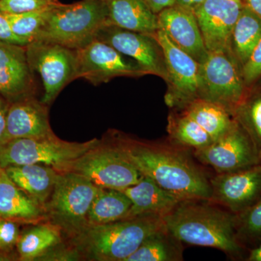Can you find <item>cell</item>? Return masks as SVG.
<instances>
[{
  "label": "cell",
  "instance_id": "cell-1",
  "mask_svg": "<svg viewBox=\"0 0 261 261\" xmlns=\"http://www.w3.org/2000/svg\"><path fill=\"white\" fill-rule=\"evenodd\" d=\"M126 154L144 176L181 200H210V179L187 149L170 142L137 140L118 130L107 137Z\"/></svg>",
  "mask_w": 261,
  "mask_h": 261
},
{
  "label": "cell",
  "instance_id": "cell-2",
  "mask_svg": "<svg viewBox=\"0 0 261 261\" xmlns=\"http://www.w3.org/2000/svg\"><path fill=\"white\" fill-rule=\"evenodd\" d=\"M166 228L182 243L213 247L231 258H240L245 246L239 240L235 214L210 200H182L163 216Z\"/></svg>",
  "mask_w": 261,
  "mask_h": 261
},
{
  "label": "cell",
  "instance_id": "cell-3",
  "mask_svg": "<svg viewBox=\"0 0 261 261\" xmlns=\"http://www.w3.org/2000/svg\"><path fill=\"white\" fill-rule=\"evenodd\" d=\"M163 217L142 215L110 224L87 226L70 243L82 259L126 261L146 238L164 227Z\"/></svg>",
  "mask_w": 261,
  "mask_h": 261
},
{
  "label": "cell",
  "instance_id": "cell-4",
  "mask_svg": "<svg viewBox=\"0 0 261 261\" xmlns=\"http://www.w3.org/2000/svg\"><path fill=\"white\" fill-rule=\"evenodd\" d=\"M107 24V8L103 0H82L70 5L60 3L48 10L45 23L35 40L78 50L96 39L99 31Z\"/></svg>",
  "mask_w": 261,
  "mask_h": 261
},
{
  "label": "cell",
  "instance_id": "cell-5",
  "mask_svg": "<svg viewBox=\"0 0 261 261\" xmlns=\"http://www.w3.org/2000/svg\"><path fill=\"white\" fill-rule=\"evenodd\" d=\"M65 172L80 174L99 188L118 190L136 185L144 176L126 154L108 137L59 171Z\"/></svg>",
  "mask_w": 261,
  "mask_h": 261
},
{
  "label": "cell",
  "instance_id": "cell-6",
  "mask_svg": "<svg viewBox=\"0 0 261 261\" xmlns=\"http://www.w3.org/2000/svg\"><path fill=\"white\" fill-rule=\"evenodd\" d=\"M99 189L77 173H59L45 206L48 221L58 225L68 238H74L87 227V215Z\"/></svg>",
  "mask_w": 261,
  "mask_h": 261
},
{
  "label": "cell",
  "instance_id": "cell-7",
  "mask_svg": "<svg viewBox=\"0 0 261 261\" xmlns=\"http://www.w3.org/2000/svg\"><path fill=\"white\" fill-rule=\"evenodd\" d=\"M99 141L95 138L85 142H67L55 134L41 138L14 139L0 146V168L42 164L59 172L65 165L80 158Z\"/></svg>",
  "mask_w": 261,
  "mask_h": 261
},
{
  "label": "cell",
  "instance_id": "cell-8",
  "mask_svg": "<svg viewBox=\"0 0 261 261\" xmlns=\"http://www.w3.org/2000/svg\"><path fill=\"white\" fill-rule=\"evenodd\" d=\"M247 89L241 65L231 51L209 53L200 64L198 99L219 104L232 115Z\"/></svg>",
  "mask_w": 261,
  "mask_h": 261
},
{
  "label": "cell",
  "instance_id": "cell-9",
  "mask_svg": "<svg viewBox=\"0 0 261 261\" xmlns=\"http://www.w3.org/2000/svg\"><path fill=\"white\" fill-rule=\"evenodd\" d=\"M25 49L31 68L42 80L41 101L49 106L65 86L79 78L77 50L44 40L33 41Z\"/></svg>",
  "mask_w": 261,
  "mask_h": 261
},
{
  "label": "cell",
  "instance_id": "cell-10",
  "mask_svg": "<svg viewBox=\"0 0 261 261\" xmlns=\"http://www.w3.org/2000/svg\"><path fill=\"white\" fill-rule=\"evenodd\" d=\"M194 156L217 173L233 172L261 163V157L250 137L236 121L225 135L203 148L194 150Z\"/></svg>",
  "mask_w": 261,
  "mask_h": 261
},
{
  "label": "cell",
  "instance_id": "cell-11",
  "mask_svg": "<svg viewBox=\"0 0 261 261\" xmlns=\"http://www.w3.org/2000/svg\"><path fill=\"white\" fill-rule=\"evenodd\" d=\"M154 37L162 47L167 69L165 101L170 108L181 111L198 99L200 63L173 44L162 31H158Z\"/></svg>",
  "mask_w": 261,
  "mask_h": 261
},
{
  "label": "cell",
  "instance_id": "cell-12",
  "mask_svg": "<svg viewBox=\"0 0 261 261\" xmlns=\"http://www.w3.org/2000/svg\"><path fill=\"white\" fill-rule=\"evenodd\" d=\"M77 55L79 78L93 85L107 83L116 77L138 78L147 75L137 62L97 39L78 49Z\"/></svg>",
  "mask_w": 261,
  "mask_h": 261
},
{
  "label": "cell",
  "instance_id": "cell-13",
  "mask_svg": "<svg viewBox=\"0 0 261 261\" xmlns=\"http://www.w3.org/2000/svg\"><path fill=\"white\" fill-rule=\"evenodd\" d=\"M96 39L133 59L147 74L158 75L167 82L164 53L154 35L130 32L107 24L99 31Z\"/></svg>",
  "mask_w": 261,
  "mask_h": 261
},
{
  "label": "cell",
  "instance_id": "cell-14",
  "mask_svg": "<svg viewBox=\"0 0 261 261\" xmlns=\"http://www.w3.org/2000/svg\"><path fill=\"white\" fill-rule=\"evenodd\" d=\"M210 182L211 202L239 214L261 198V163L233 172L217 173Z\"/></svg>",
  "mask_w": 261,
  "mask_h": 261
},
{
  "label": "cell",
  "instance_id": "cell-15",
  "mask_svg": "<svg viewBox=\"0 0 261 261\" xmlns=\"http://www.w3.org/2000/svg\"><path fill=\"white\" fill-rule=\"evenodd\" d=\"M243 7V0H204L194 10L209 53L231 51V34Z\"/></svg>",
  "mask_w": 261,
  "mask_h": 261
},
{
  "label": "cell",
  "instance_id": "cell-16",
  "mask_svg": "<svg viewBox=\"0 0 261 261\" xmlns=\"http://www.w3.org/2000/svg\"><path fill=\"white\" fill-rule=\"evenodd\" d=\"M34 91L25 47L0 40V95L12 103L34 96Z\"/></svg>",
  "mask_w": 261,
  "mask_h": 261
},
{
  "label": "cell",
  "instance_id": "cell-17",
  "mask_svg": "<svg viewBox=\"0 0 261 261\" xmlns=\"http://www.w3.org/2000/svg\"><path fill=\"white\" fill-rule=\"evenodd\" d=\"M159 30L176 47L197 63H203L209 55L194 11L175 4L158 14Z\"/></svg>",
  "mask_w": 261,
  "mask_h": 261
},
{
  "label": "cell",
  "instance_id": "cell-18",
  "mask_svg": "<svg viewBox=\"0 0 261 261\" xmlns=\"http://www.w3.org/2000/svg\"><path fill=\"white\" fill-rule=\"evenodd\" d=\"M53 135L47 105L34 96L10 103L5 143L14 139L41 138Z\"/></svg>",
  "mask_w": 261,
  "mask_h": 261
},
{
  "label": "cell",
  "instance_id": "cell-19",
  "mask_svg": "<svg viewBox=\"0 0 261 261\" xmlns=\"http://www.w3.org/2000/svg\"><path fill=\"white\" fill-rule=\"evenodd\" d=\"M0 219L20 224H36L48 221L45 210L19 188L0 168Z\"/></svg>",
  "mask_w": 261,
  "mask_h": 261
},
{
  "label": "cell",
  "instance_id": "cell-20",
  "mask_svg": "<svg viewBox=\"0 0 261 261\" xmlns=\"http://www.w3.org/2000/svg\"><path fill=\"white\" fill-rule=\"evenodd\" d=\"M120 191L132 201L127 219L142 215H158L163 217L182 200L146 176L136 185Z\"/></svg>",
  "mask_w": 261,
  "mask_h": 261
},
{
  "label": "cell",
  "instance_id": "cell-21",
  "mask_svg": "<svg viewBox=\"0 0 261 261\" xmlns=\"http://www.w3.org/2000/svg\"><path fill=\"white\" fill-rule=\"evenodd\" d=\"M108 21L125 30L154 35L159 30L158 15L143 0H103Z\"/></svg>",
  "mask_w": 261,
  "mask_h": 261
},
{
  "label": "cell",
  "instance_id": "cell-22",
  "mask_svg": "<svg viewBox=\"0 0 261 261\" xmlns=\"http://www.w3.org/2000/svg\"><path fill=\"white\" fill-rule=\"evenodd\" d=\"M4 170L19 188L45 210L59 176L55 168L42 164H29L9 166Z\"/></svg>",
  "mask_w": 261,
  "mask_h": 261
},
{
  "label": "cell",
  "instance_id": "cell-23",
  "mask_svg": "<svg viewBox=\"0 0 261 261\" xmlns=\"http://www.w3.org/2000/svg\"><path fill=\"white\" fill-rule=\"evenodd\" d=\"M61 228L49 221L34 224L20 233L17 244L19 260H39L62 243Z\"/></svg>",
  "mask_w": 261,
  "mask_h": 261
},
{
  "label": "cell",
  "instance_id": "cell-24",
  "mask_svg": "<svg viewBox=\"0 0 261 261\" xmlns=\"http://www.w3.org/2000/svg\"><path fill=\"white\" fill-rule=\"evenodd\" d=\"M132 205V201L120 190L99 188L87 215V226L126 219Z\"/></svg>",
  "mask_w": 261,
  "mask_h": 261
},
{
  "label": "cell",
  "instance_id": "cell-25",
  "mask_svg": "<svg viewBox=\"0 0 261 261\" xmlns=\"http://www.w3.org/2000/svg\"><path fill=\"white\" fill-rule=\"evenodd\" d=\"M183 250L181 242L165 226L146 238L126 261H181Z\"/></svg>",
  "mask_w": 261,
  "mask_h": 261
},
{
  "label": "cell",
  "instance_id": "cell-26",
  "mask_svg": "<svg viewBox=\"0 0 261 261\" xmlns=\"http://www.w3.org/2000/svg\"><path fill=\"white\" fill-rule=\"evenodd\" d=\"M181 111L192 117L214 141L225 135L236 123L226 108L205 99H196Z\"/></svg>",
  "mask_w": 261,
  "mask_h": 261
},
{
  "label": "cell",
  "instance_id": "cell-27",
  "mask_svg": "<svg viewBox=\"0 0 261 261\" xmlns=\"http://www.w3.org/2000/svg\"><path fill=\"white\" fill-rule=\"evenodd\" d=\"M261 39V18L244 5L231 38V50L242 68Z\"/></svg>",
  "mask_w": 261,
  "mask_h": 261
},
{
  "label": "cell",
  "instance_id": "cell-28",
  "mask_svg": "<svg viewBox=\"0 0 261 261\" xmlns=\"http://www.w3.org/2000/svg\"><path fill=\"white\" fill-rule=\"evenodd\" d=\"M171 113L168 118L167 132L169 140L173 145L182 148H203L214 142L211 137L187 113Z\"/></svg>",
  "mask_w": 261,
  "mask_h": 261
},
{
  "label": "cell",
  "instance_id": "cell-29",
  "mask_svg": "<svg viewBox=\"0 0 261 261\" xmlns=\"http://www.w3.org/2000/svg\"><path fill=\"white\" fill-rule=\"evenodd\" d=\"M232 116L247 132L261 157V78L247 89Z\"/></svg>",
  "mask_w": 261,
  "mask_h": 261
},
{
  "label": "cell",
  "instance_id": "cell-30",
  "mask_svg": "<svg viewBox=\"0 0 261 261\" xmlns=\"http://www.w3.org/2000/svg\"><path fill=\"white\" fill-rule=\"evenodd\" d=\"M49 9L19 14H5L9 21L13 32L29 44L37 39L39 32L42 30L45 23Z\"/></svg>",
  "mask_w": 261,
  "mask_h": 261
},
{
  "label": "cell",
  "instance_id": "cell-31",
  "mask_svg": "<svg viewBox=\"0 0 261 261\" xmlns=\"http://www.w3.org/2000/svg\"><path fill=\"white\" fill-rule=\"evenodd\" d=\"M239 240L244 245L261 240V198L248 208L235 214Z\"/></svg>",
  "mask_w": 261,
  "mask_h": 261
},
{
  "label": "cell",
  "instance_id": "cell-32",
  "mask_svg": "<svg viewBox=\"0 0 261 261\" xmlns=\"http://www.w3.org/2000/svg\"><path fill=\"white\" fill-rule=\"evenodd\" d=\"M59 3L58 0H0V11L19 14L49 9Z\"/></svg>",
  "mask_w": 261,
  "mask_h": 261
},
{
  "label": "cell",
  "instance_id": "cell-33",
  "mask_svg": "<svg viewBox=\"0 0 261 261\" xmlns=\"http://www.w3.org/2000/svg\"><path fill=\"white\" fill-rule=\"evenodd\" d=\"M20 224L10 220L0 219V250L11 255L20 238Z\"/></svg>",
  "mask_w": 261,
  "mask_h": 261
},
{
  "label": "cell",
  "instance_id": "cell-34",
  "mask_svg": "<svg viewBox=\"0 0 261 261\" xmlns=\"http://www.w3.org/2000/svg\"><path fill=\"white\" fill-rule=\"evenodd\" d=\"M244 82L247 88L261 78V39L252 50L250 58L243 65Z\"/></svg>",
  "mask_w": 261,
  "mask_h": 261
},
{
  "label": "cell",
  "instance_id": "cell-35",
  "mask_svg": "<svg viewBox=\"0 0 261 261\" xmlns=\"http://www.w3.org/2000/svg\"><path fill=\"white\" fill-rule=\"evenodd\" d=\"M0 40L23 47L28 45V43L17 37L13 32L6 15L2 11H0Z\"/></svg>",
  "mask_w": 261,
  "mask_h": 261
},
{
  "label": "cell",
  "instance_id": "cell-36",
  "mask_svg": "<svg viewBox=\"0 0 261 261\" xmlns=\"http://www.w3.org/2000/svg\"><path fill=\"white\" fill-rule=\"evenodd\" d=\"M9 106L10 102L0 95V146L5 143L7 115Z\"/></svg>",
  "mask_w": 261,
  "mask_h": 261
},
{
  "label": "cell",
  "instance_id": "cell-37",
  "mask_svg": "<svg viewBox=\"0 0 261 261\" xmlns=\"http://www.w3.org/2000/svg\"><path fill=\"white\" fill-rule=\"evenodd\" d=\"M143 1L152 10V12L157 15L163 10L175 5V0H143Z\"/></svg>",
  "mask_w": 261,
  "mask_h": 261
},
{
  "label": "cell",
  "instance_id": "cell-38",
  "mask_svg": "<svg viewBox=\"0 0 261 261\" xmlns=\"http://www.w3.org/2000/svg\"><path fill=\"white\" fill-rule=\"evenodd\" d=\"M203 2L204 0H175V4L194 11Z\"/></svg>",
  "mask_w": 261,
  "mask_h": 261
},
{
  "label": "cell",
  "instance_id": "cell-39",
  "mask_svg": "<svg viewBox=\"0 0 261 261\" xmlns=\"http://www.w3.org/2000/svg\"><path fill=\"white\" fill-rule=\"evenodd\" d=\"M244 5L261 18V0H243Z\"/></svg>",
  "mask_w": 261,
  "mask_h": 261
},
{
  "label": "cell",
  "instance_id": "cell-40",
  "mask_svg": "<svg viewBox=\"0 0 261 261\" xmlns=\"http://www.w3.org/2000/svg\"><path fill=\"white\" fill-rule=\"evenodd\" d=\"M246 260L261 261V240L256 247L251 249L249 252Z\"/></svg>",
  "mask_w": 261,
  "mask_h": 261
},
{
  "label": "cell",
  "instance_id": "cell-41",
  "mask_svg": "<svg viewBox=\"0 0 261 261\" xmlns=\"http://www.w3.org/2000/svg\"><path fill=\"white\" fill-rule=\"evenodd\" d=\"M13 256L10 254L5 253V252L0 250V261L11 260H13Z\"/></svg>",
  "mask_w": 261,
  "mask_h": 261
}]
</instances>
